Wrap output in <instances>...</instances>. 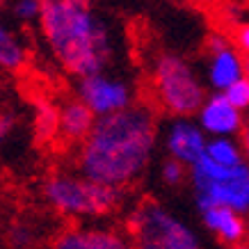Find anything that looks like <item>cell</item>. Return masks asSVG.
<instances>
[{
  "label": "cell",
  "mask_w": 249,
  "mask_h": 249,
  "mask_svg": "<svg viewBox=\"0 0 249 249\" xmlns=\"http://www.w3.org/2000/svg\"><path fill=\"white\" fill-rule=\"evenodd\" d=\"M156 142V112L149 106L133 103L117 114L96 119L78 149V172L91 181L124 190L146 172Z\"/></svg>",
  "instance_id": "cell-1"
},
{
  "label": "cell",
  "mask_w": 249,
  "mask_h": 249,
  "mask_svg": "<svg viewBox=\"0 0 249 249\" xmlns=\"http://www.w3.org/2000/svg\"><path fill=\"white\" fill-rule=\"evenodd\" d=\"M37 23L51 55L71 76H94L112 62V35L91 0H41Z\"/></svg>",
  "instance_id": "cell-2"
},
{
  "label": "cell",
  "mask_w": 249,
  "mask_h": 249,
  "mask_svg": "<svg viewBox=\"0 0 249 249\" xmlns=\"http://www.w3.org/2000/svg\"><path fill=\"white\" fill-rule=\"evenodd\" d=\"M44 199L64 217H103L117 211L124 192L112 185L91 181L78 172H57L44 183Z\"/></svg>",
  "instance_id": "cell-3"
},
{
  "label": "cell",
  "mask_w": 249,
  "mask_h": 249,
  "mask_svg": "<svg viewBox=\"0 0 249 249\" xmlns=\"http://www.w3.org/2000/svg\"><path fill=\"white\" fill-rule=\"evenodd\" d=\"M190 181L199 211L211 206H227L240 215L249 213V162L222 167L201 156L190 167Z\"/></svg>",
  "instance_id": "cell-4"
},
{
  "label": "cell",
  "mask_w": 249,
  "mask_h": 249,
  "mask_svg": "<svg viewBox=\"0 0 249 249\" xmlns=\"http://www.w3.org/2000/svg\"><path fill=\"white\" fill-rule=\"evenodd\" d=\"M133 249H201V240L188 222L156 201H142L128 217Z\"/></svg>",
  "instance_id": "cell-5"
},
{
  "label": "cell",
  "mask_w": 249,
  "mask_h": 249,
  "mask_svg": "<svg viewBox=\"0 0 249 249\" xmlns=\"http://www.w3.org/2000/svg\"><path fill=\"white\" fill-rule=\"evenodd\" d=\"M153 89L158 103L174 117H192L206 101V87L181 55L162 53L153 62Z\"/></svg>",
  "instance_id": "cell-6"
},
{
  "label": "cell",
  "mask_w": 249,
  "mask_h": 249,
  "mask_svg": "<svg viewBox=\"0 0 249 249\" xmlns=\"http://www.w3.org/2000/svg\"><path fill=\"white\" fill-rule=\"evenodd\" d=\"M76 96L89 107L94 117H110L133 106V87L126 80L110 76L106 71L78 78Z\"/></svg>",
  "instance_id": "cell-7"
},
{
  "label": "cell",
  "mask_w": 249,
  "mask_h": 249,
  "mask_svg": "<svg viewBox=\"0 0 249 249\" xmlns=\"http://www.w3.org/2000/svg\"><path fill=\"white\" fill-rule=\"evenodd\" d=\"M196 124L208 137H235L245 128L242 112L222 91L206 96V101L196 112Z\"/></svg>",
  "instance_id": "cell-8"
},
{
  "label": "cell",
  "mask_w": 249,
  "mask_h": 249,
  "mask_svg": "<svg viewBox=\"0 0 249 249\" xmlns=\"http://www.w3.org/2000/svg\"><path fill=\"white\" fill-rule=\"evenodd\" d=\"M206 144H208V135L201 130L199 124L190 121V117H176L167 126L165 149L169 153V158L178 160L183 165H195L206 153Z\"/></svg>",
  "instance_id": "cell-9"
},
{
  "label": "cell",
  "mask_w": 249,
  "mask_h": 249,
  "mask_svg": "<svg viewBox=\"0 0 249 249\" xmlns=\"http://www.w3.org/2000/svg\"><path fill=\"white\" fill-rule=\"evenodd\" d=\"M245 76V57L233 44L224 46L222 51L208 53L206 64V80L215 91L229 89L235 80Z\"/></svg>",
  "instance_id": "cell-10"
},
{
  "label": "cell",
  "mask_w": 249,
  "mask_h": 249,
  "mask_svg": "<svg viewBox=\"0 0 249 249\" xmlns=\"http://www.w3.org/2000/svg\"><path fill=\"white\" fill-rule=\"evenodd\" d=\"M53 249H133L112 229H69L55 240Z\"/></svg>",
  "instance_id": "cell-11"
},
{
  "label": "cell",
  "mask_w": 249,
  "mask_h": 249,
  "mask_svg": "<svg viewBox=\"0 0 249 249\" xmlns=\"http://www.w3.org/2000/svg\"><path fill=\"white\" fill-rule=\"evenodd\" d=\"M201 213V222L204 227L215 233L224 245H240L247 235V222L240 213L231 211L227 206H211V208H204Z\"/></svg>",
  "instance_id": "cell-12"
},
{
  "label": "cell",
  "mask_w": 249,
  "mask_h": 249,
  "mask_svg": "<svg viewBox=\"0 0 249 249\" xmlns=\"http://www.w3.org/2000/svg\"><path fill=\"white\" fill-rule=\"evenodd\" d=\"M96 124V117L80 98H69L60 106V137L69 144H83Z\"/></svg>",
  "instance_id": "cell-13"
},
{
  "label": "cell",
  "mask_w": 249,
  "mask_h": 249,
  "mask_svg": "<svg viewBox=\"0 0 249 249\" xmlns=\"http://www.w3.org/2000/svg\"><path fill=\"white\" fill-rule=\"evenodd\" d=\"M32 133L39 144H51L60 137V107L51 101H37L32 114Z\"/></svg>",
  "instance_id": "cell-14"
},
{
  "label": "cell",
  "mask_w": 249,
  "mask_h": 249,
  "mask_svg": "<svg viewBox=\"0 0 249 249\" xmlns=\"http://www.w3.org/2000/svg\"><path fill=\"white\" fill-rule=\"evenodd\" d=\"M28 60V51L16 32L0 18V69L5 71H21Z\"/></svg>",
  "instance_id": "cell-15"
},
{
  "label": "cell",
  "mask_w": 249,
  "mask_h": 249,
  "mask_svg": "<svg viewBox=\"0 0 249 249\" xmlns=\"http://www.w3.org/2000/svg\"><path fill=\"white\" fill-rule=\"evenodd\" d=\"M204 156L222 167H238L242 162H247L240 142H235L233 137H211L206 144Z\"/></svg>",
  "instance_id": "cell-16"
},
{
  "label": "cell",
  "mask_w": 249,
  "mask_h": 249,
  "mask_svg": "<svg viewBox=\"0 0 249 249\" xmlns=\"http://www.w3.org/2000/svg\"><path fill=\"white\" fill-rule=\"evenodd\" d=\"M188 176H190V167L178 162V160H174V158H167L165 162H162V167H160V178H162V183L169 185V188H178Z\"/></svg>",
  "instance_id": "cell-17"
},
{
  "label": "cell",
  "mask_w": 249,
  "mask_h": 249,
  "mask_svg": "<svg viewBox=\"0 0 249 249\" xmlns=\"http://www.w3.org/2000/svg\"><path fill=\"white\" fill-rule=\"evenodd\" d=\"M12 14L21 23H35L41 16V0H14Z\"/></svg>",
  "instance_id": "cell-18"
},
{
  "label": "cell",
  "mask_w": 249,
  "mask_h": 249,
  "mask_svg": "<svg viewBox=\"0 0 249 249\" xmlns=\"http://www.w3.org/2000/svg\"><path fill=\"white\" fill-rule=\"evenodd\" d=\"M224 96L233 103L240 112H245V110H249V78L247 76H242L240 80H235L229 89L222 91Z\"/></svg>",
  "instance_id": "cell-19"
},
{
  "label": "cell",
  "mask_w": 249,
  "mask_h": 249,
  "mask_svg": "<svg viewBox=\"0 0 249 249\" xmlns=\"http://www.w3.org/2000/svg\"><path fill=\"white\" fill-rule=\"evenodd\" d=\"M18 128V117L14 110H0V149L14 137Z\"/></svg>",
  "instance_id": "cell-20"
},
{
  "label": "cell",
  "mask_w": 249,
  "mask_h": 249,
  "mask_svg": "<svg viewBox=\"0 0 249 249\" xmlns=\"http://www.w3.org/2000/svg\"><path fill=\"white\" fill-rule=\"evenodd\" d=\"M9 240H12V245H14L16 249H25V247H30L32 245L35 233H32L30 229H25V227H16V229H12Z\"/></svg>",
  "instance_id": "cell-21"
},
{
  "label": "cell",
  "mask_w": 249,
  "mask_h": 249,
  "mask_svg": "<svg viewBox=\"0 0 249 249\" xmlns=\"http://www.w3.org/2000/svg\"><path fill=\"white\" fill-rule=\"evenodd\" d=\"M233 39H235V48L249 57V21L247 23H240V25L235 28Z\"/></svg>",
  "instance_id": "cell-22"
},
{
  "label": "cell",
  "mask_w": 249,
  "mask_h": 249,
  "mask_svg": "<svg viewBox=\"0 0 249 249\" xmlns=\"http://www.w3.org/2000/svg\"><path fill=\"white\" fill-rule=\"evenodd\" d=\"M240 146H242V153H245V160L249 162V121L245 124V128L240 133Z\"/></svg>",
  "instance_id": "cell-23"
},
{
  "label": "cell",
  "mask_w": 249,
  "mask_h": 249,
  "mask_svg": "<svg viewBox=\"0 0 249 249\" xmlns=\"http://www.w3.org/2000/svg\"><path fill=\"white\" fill-rule=\"evenodd\" d=\"M245 76L249 78V57H245Z\"/></svg>",
  "instance_id": "cell-24"
},
{
  "label": "cell",
  "mask_w": 249,
  "mask_h": 249,
  "mask_svg": "<svg viewBox=\"0 0 249 249\" xmlns=\"http://www.w3.org/2000/svg\"><path fill=\"white\" fill-rule=\"evenodd\" d=\"M233 249H249V245H242V242H240V245H235Z\"/></svg>",
  "instance_id": "cell-25"
},
{
  "label": "cell",
  "mask_w": 249,
  "mask_h": 249,
  "mask_svg": "<svg viewBox=\"0 0 249 249\" xmlns=\"http://www.w3.org/2000/svg\"><path fill=\"white\" fill-rule=\"evenodd\" d=\"M5 2H7V0H0V5H5Z\"/></svg>",
  "instance_id": "cell-26"
}]
</instances>
